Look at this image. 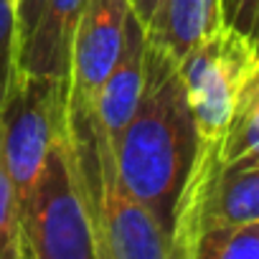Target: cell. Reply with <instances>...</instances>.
<instances>
[{
  "mask_svg": "<svg viewBox=\"0 0 259 259\" xmlns=\"http://www.w3.org/2000/svg\"><path fill=\"white\" fill-rule=\"evenodd\" d=\"M224 26L221 0H160L145 33L181 61L196 44Z\"/></svg>",
  "mask_w": 259,
  "mask_h": 259,
  "instance_id": "9",
  "label": "cell"
},
{
  "mask_svg": "<svg viewBox=\"0 0 259 259\" xmlns=\"http://www.w3.org/2000/svg\"><path fill=\"white\" fill-rule=\"evenodd\" d=\"M145 56H148V33L145 26L140 23V18L135 13H130L127 18V28H124V46L122 54L114 64V69L109 71V76L104 79L94 109L99 114L102 127L107 130V135L112 138V143L122 135L124 124L133 117L143 84H145Z\"/></svg>",
  "mask_w": 259,
  "mask_h": 259,
  "instance_id": "7",
  "label": "cell"
},
{
  "mask_svg": "<svg viewBox=\"0 0 259 259\" xmlns=\"http://www.w3.org/2000/svg\"><path fill=\"white\" fill-rule=\"evenodd\" d=\"M66 130V94L49 79L18 69L0 107V143L16 188V201L31 191L51 143Z\"/></svg>",
  "mask_w": 259,
  "mask_h": 259,
  "instance_id": "5",
  "label": "cell"
},
{
  "mask_svg": "<svg viewBox=\"0 0 259 259\" xmlns=\"http://www.w3.org/2000/svg\"><path fill=\"white\" fill-rule=\"evenodd\" d=\"M66 135L94 231L97 259H170V239L127 188L114 143L97 109L87 107L66 114Z\"/></svg>",
  "mask_w": 259,
  "mask_h": 259,
  "instance_id": "2",
  "label": "cell"
},
{
  "mask_svg": "<svg viewBox=\"0 0 259 259\" xmlns=\"http://www.w3.org/2000/svg\"><path fill=\"white\" fill-rule=\"evenodd\" d=\"M0 259H23L18 201H16V188L6 165L3 143H0Z\"/></svg>",
  "mask_w": 259,
  "mask_h": 259,
  "instance_id": "13",
  "label": "cell"
},
{
  "mask_svg": "<svg viewBox=\"0 0 259 259\" xmlns=\"http://www.w3.org/2000/svg\"><path fill=\"white\" fill-rule=\"evenodd\" d=\"M130 13H133L130 0H87L84 3L69 54L66 114L94 107L104 79L122 54Z\"/></svg>",
  "mask_w": 259,
  "mask_h": 259,
  "instance_id": "6",
  "label": "cell"
},
{
  "mask_svg": "<svg viewBox=\"0 0 259 259\" xmlns=\"http://www.w3.org/2000/svg\"><path fill=\"white\" fill-rule=\"evenodd\" d=\"M44 6H46V0H18V38H21V49L28 41L31 31L36 28V21H38Z\"/></svg>",
  "mask_w": 259,
  "mask_h": 259,
  "instance_id": "15",
  "label": "cell"
},
{
  "mask_svg": "<svg viewBox=\"0 0 259 259\" xmlns=\"http://www.w3.org/2000/svg\"><path fill=\"white\" fill-rule=\"evenodd\" d=\"M21 69V38H18V0H0V107Z\"/></svg>",
  "mask_w": 259,
  "mask_h": 259,
  "instance_id": "12",
  "label": "cell"
},
{
  "mask_svg": "<svg viewBox=\"0 0 259 259\" xmlns=\"http://www.w3.org/2000/svg\"><path fill=\"white\" fill-rule=\"evenodd\" d=\"M219 163L259 160V59L254 61L219 143Z\"/></svg>",
  "mask_w": 259,
  "mask_h": 259,
  "instance_id": "10",
  "label": "cell"
},
{
  "mask_svg": "<svg viewBox=\"0 0 259 259\" xmlns=\"http://www.w3.org/2000/svg\"><path fill=\"white\" fill-rule=\"evenodd\" d=\"M130 6H133V13L140 18V23L148 26L150 18L155 16L158 6H160V0H130Z\"/></svg>",
  "mask_w": 259,
  "mask_h": 259,
  "instance_id": "16",
  "label": "cell"
},
{
  "mask_svg": "<svg viewBox=\"0 0 259 259\" xmlns=\"http://www.w3.org/2000/svg\"><path fill=\"white\" fill-rule=\"evenodd\" d=\"M23 259H97L66 130L51 143L44 165L18 206Z\"/></svg>",
  "mask_w": 259,
  "mask_h": 259,
  "instance_id": "3",
  "label": "cell"
},
{
  "mask_svg": "<svg viewBox=\"0 0 259 259\" xmlns=\"http://www.w3.org/2000/svg\"><path fill=\"white\" fill-rule=\"evenodd\" d=\"M186 259H259V219L201 229Z\"/></svg>",
  "mask_w": 259,
  "mask_h": 259,
  "instance_id": "11",
  "label": "cell"
},
{
  "mask_svg": "<svg viewBox=\"0 0 259 259\" xmlns=\"http://www.w3.org/2000/svg\"><path fill=\"white\" fill-rule=\"evenodd\" d=\"M256 59L259 49L254 41L229 26H221L178 61L198 145L221 143L236 97Z\"/></svg>",
  "mask_w": 259,
  "mask_h": 259,
  "instance_id": "4",
  "label": "cell"
},
{
  "mask_svg": "<svg viewBox=\"0 0 259 259\" xmlns=\"http://www.w3.org/2000/svg\"><path fill=\"white\" fill-rule=\"evenodd\" d=\"M224 26L239 31L259 49V0H221Z\"/></svg>",
  "mask_w": 259,
  "mask_h": 259,
  "instance_id": "14",
  "label": "cell"
},
{
  "mask_svg": "<svg viewBox=\"0 0 259 259\" xmlns=\"http://www.w3.org/2000/svg\"><path fill=\"white\" fill-rule=\"evenodd\" d=\"M196 150L198 133L178 61L148 38L145 84L133 117L114 140V153L127 188L168 239Z\"/></svg>",
  "mask_w": 259,
  "mask_h": 259,
  "instance_id": "1",
  "label": "cell"
},
{
  "mask_svg": "<svg viewBox=\"0 0 259 259\" xmlns=\"http://www.w3.org/2000/svg\"><path fill=\"white\" fill-rule=\"evenodd\" d=\"M87 0H46V6L21 49V69L54 79L69 92V54L74 28Z\"/></svg>",
  "mask_w": 259,
  "mask_h": 259,
  "instance_id": "8",
  "label": "cell"
}]
</instances>
